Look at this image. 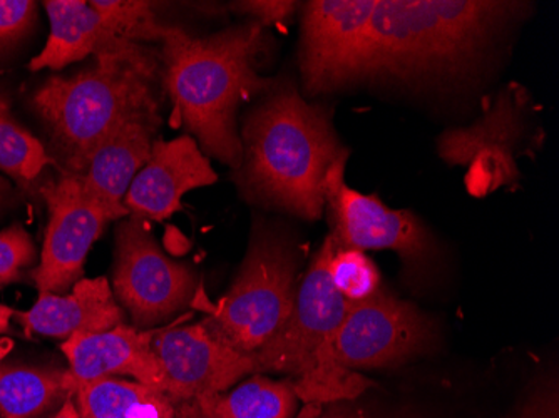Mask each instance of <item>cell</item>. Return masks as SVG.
<instances>
[{"label": "cell", "mask_w": 559, "mask_h": 418, "mask_svg": "<svg viewBox=\"0 0 559 418\" xmlns=\"http://www.w3.org/2000/svg\"><path fill=\"white\" fill-rule=\"evenodd\" d=\"M348 156L326 172L325 206L329 207L335 250H392L401 256L405 273L423 275L436 258L435 238L411 212L391 210L376 194H362L345 184Z\"/></svg>", "instance_id": "obj_8"}, {"label": "cell", "mask_w": 559, "mask_h": 418, "mask_svg": "<svg viewBox=\"0 0 559 418\" xmlns=\"http://www.w3.org/2000/svg\"><path fill=\"white\" fill-rule=\"evenodd\" d=\"M300 266V247L290 232L257 218L230 291L201 325L231 350L257 354L290 317Z\"/></svg>", "instance_id": "obj_5"}, {"label": "cell", "mask_w": 559, "mask_h": 418, "mask_svg": "<svg viewBox=\"0 0 559 418\" xmlns=\"http://www.w3.org/2000/svg\"><path fill=\"white\" fill-rule=\"evenodd\" d=\"M49 165L59 166L44 144L15 121L8 97L0 93V171L29 184Z\"/></svg>", "instance_id": "obj_22"}, {"label": "cell", "mask_w": 559, "mask_h": 418, "mask_svg": "<svg viewBox=\"0 0 559 418\" xmlns=\"http://www.w3.org/2000/svg\"><path fill=\"white\" fill-rule=\"evenodd\" d=\"M524 138V99L513 89H506L479 121L442 134L439 153L451 165L473 166L471 187L485 194L516 178L514 156L523 147Z\"/></svg>", "instance_id": "obj_13"}, {"label": "cell", "mask_w": 559, "mask_h": 418, "mask_svg": "<svg viewBox=\"0 0 559 418\" xmlns=\"http://www.w3.org/2000/svg\"><path fill=\"white\" fill-rule=\"evenodd\" d=\"M33 0H0V49L12 46L29 33L36 21Z\"/></svg>", "instance_id": "obj_26"}, {"label": "cell", "mask_w": 559, "mask_h": 418, "mask_svg": "<svg viewBox=\"0 0 559 418\" xmlns=\"http://www.w3.org/2000/svg\"><path fill=\"white\" fill-rule=\"evenodd\" d=\"M265 27L255 21L234 25L213 36L194 37L166 25L162 37V80L181 124L197 138L201 151L223 165L240 168V104L272 80L259 75L266 50Z\"/></svg>", "instance_id": "obj_2"}, {"label": "cell", "mask_w": 559, "mask_h": 418, "mask_svg": "<svg viewBox=\"0 0 559 418\" xmlns=\"http://www.w3.org/2000/svg\"><path fill=\"white\" fill-rule=\"evenodd\" d=\"M218 181L209 156L191 136L156 140L150 158L122 200L131 216L163 222L181 210V198Z\"/></svg>", "instance_id": "obj_14"}, {"label": "cell", "mask_w": 559, "mask_h": 418, "mask_svg": "<svg viewBox=\"0 0 559 418\" xmlns=\"http://www.w3.org/2000/svg\"><path fill=\"white\" fill-rule=\"evenodd\" d=\"M151 348L163 375V394L176 405L219 394L257 373L251 355L219 344L201 323L156 330Z\"/></svg>", "instance_id": "obj_12"}, {"label": "cell", "mask_w": 559, "mask_h": 418, "mask_svg": "<svg viewBox=\"0 0 559 418\" xmlns=\"http://www.w3.org/2000/svg\"><path fill=\"white\" fill-rule=\"evenodd\" d=\"M40 194L49 210V223L39 266L31 276L39 294L66 295L83 279L87 253L112 219L71 172L61 171L56 181L40 188Z\"/></svg>", "instance_id": "obj_11"}, {"label": "cell", "mask_w": 559, "mask_h": 418, "mask_svg": "<svg viewBox=\"0 0 559 418\" xmlns=\"http://www.w3.org/2000/svg\"><path fill=\"white\" fill-rule=\"evenodd\" d=\"M94 9L111 25L119 39L130 43H162L166 25L156 17L153 2L146 0H93Z\"/></svg>", "instance_id": "obj_23"}, {"label": "cell", "mask_w": 559, "mask_h": 418, "mask_svg": "<svg viewBox=\"0 0 559 418\" xmlns=\"http://www.w3.org/2000/svg\"><path fill=\"white\" fill-rule=\"evenodd\" d=\"M43 5L49 17L50 33L44 49L31 59V72L44 69L59 72L90 56L130 43L116 36L111 25L91 2L46 0Z\"/></svg>", "instance_id": "obj_18"}, {"label": "cell", "mask_w": 559, "mask_h": 418, "mask_svg": "<svg viewBox=\"0 0 559 418\" xmlns=\"http://www.w3.org/2000/svg\"><path fill=\"white\" fill-rule=\"evenodd\" d=\"M330 278L348 304L362 303L382 290L376 263L364 251L335 250L330 260Z\"/></svg>", "instance_id": "obj_24"}, {"label": "cell", "mask_w": 559, "mask_h": 418, "mask_svg": "<svg viewBox=\"0 0 559 418\" xmlns=\"http://www.w3.org/2000/svg\"><path fill=\"white\" fill-rule=\"evenodd\" d=\"M52 418H81L80 414H78V408H75L74 401L69 398L61 408H59L58 414Z\"/></svg>", "instance_id": "obj_31"}, {"label": "cell", "mask_w": 559, "mask_h": 418, "mask_svg": "<svg viewBox=\"0 0 559 418\" xmlns=\"http://www.w3.org/2000/svg\"><path fill=\"white\" fill-rule=\"evenodd\" d=\"M523 9L491 0H377L360 80H457Z\"/></svg>", "instance_id": "obj_3"}, {"label": "cell", "mask_w": 559, "mask_h": 418, "mask_svg": "<svg viewBox=\"0 0 559 418\" xmlns=\"http://www.w3.org/2000/svg\"><path fill=\"white\" fill-rule=\"evenodd\" d=\"M432 320L409 301L382 288L350 304L332 344V360L348 370L389 369L413 360L435 345Z\"/></svg>", "instance_id": "obj_9"}, {"label": "cell", "mask_w": 559, "mask_h": 418, "mask_svg": "<svg viewBox=\"0 0 559 418\" xmlns=\"http://www.w3.org/2000/svg\"><path fill=\"white\" fill-rule=\"evenodd\" d=\"M376 5L377 0L305 4L298 64L307 93H326L360 81Z\"/></svg>", "instance_id": "obj_10"}, {"label": "cell", "mask_w": 559, "mask_h": 418, "mask_svg": "<svg viewBox=\"0 0 559 418\" xmlns=\"http://www.w3.org/2000/svg\"><path fill=\"white\" fill-rule=\"evenodd\" d=\"M335 247L323 241L304 278L298 282L290 317L269 344L251 355L257 373H278L298 380L332 360V344L350 304L335 290L330 260Z\"/></svg>", "instance_id": "obj_6"}, {"label": "cell", "mask_w": 559, "mask_h": 418, "mask_svg": "<svg viewBox=\"0 0 559 418\" xmlns=\"http://www.w3.org/2000/svg\"><path fill=\"white\" fill-rule=\"evenodd\" d=\"M36 260V247L29 232L21 225L0 231V286L22 278V272Z\"/></svg>", "instance_id": "obj_25"}, {"label": "cell", "mask_w": 559, "mask_h": 418, "mask_svg": "<svg viewBox=\"0 0 559 418\" xmlns=\"http://www.w3.org/2000/svg\"><path fill=\"white\" fill-rule=\"evenodd\" d=\"M320 410L300 418H405L402 414H392L382 407H369L355 401H338L320 405Z\"/></svg>", "instance_id": "obj_28"}, {"label": "cell", "mask_w": 559, "mask_h": 418, "mask_svg": "<svg viewBox=\"0 0 559 418\" xmlns=\"http://www.w3.org/2000/svg\"><path fill=\"white\" fill-rule=\"evenodd\" d=\"M74 386L69 370L0 365V418H52Z\"/></svg>", "instance_id": "obj_20"}, {"label": "cell", "mask_w": 559, "mask_h": 418, "mask_svg": "<svg viewBox=\"0 0 559 418\" xmlns=\"http://www.w3.org/2000/svg\"><path fill=\"white\" fill-rule=\"evenodd\" d=\"M162 124V112L126 122L96 147L86 171L78 176L87 196L105 207L112 222L130 216L122 200L138 172L146 165Z\"/></svg>", "instance_id": "obj_16"}, {"label": "cell", "mask_w": 559, "mask_h": 418, "mask_svg": "<svg viewBox=\"0 0 559 418\" xmlns=\"http://www.w3.org/2000/svg\"><path fill=\"white\" fill-rule=\"evenodd\" d=\"M231 9L238 14L248 15L250 21L259 22L262 27L273 24H285L295 12V2L287 0H251V2H234Z\"/></svg>", "instance_id": "obj_27"}, {"label": "cell", "mask_w": 559, "mask_h": 418, "mask_svg": "<svg viewBox=\"0 0 559 418\" xmlns=\"http://www.w3.org/2000/svg\"><path fill=\"white\" fill-rule=\"evenodd\" d=\"M72 401L81 418H176L171 398L118 377L75 382Z\"/></svg>", "instance_id": "obj_21"}, {"label": "cell", "mask_w": 559, "mask_h": 418, "mask_svg": "<svg viewBox=\"0 0 559 418\" xmlns=\"http://www.w3.org/2000/svg\"><path fill=\"white\" fill-rule=\"evenodd\" d=\"M9 194H11V184L5 179L0 178V210L8 201Z\"/></svg>", "instance_id": "obj_32"}, {"label": "cell", "mask_w": 559, "mask_h": 418, "mask_svg": "<svg viewBox=\"0 0 559 418\" xmlns=\"http://www.w3.org/2000/svg\"><path fill=\"white\" fill-rule=\"evenodd\" d=\"M235 181L250 203L317 222L325 210V178L350 154L338 140L332 112L310 104L292 84L273 86L241 126Z\"/></svg>", "instance_id": "obj_1"}, {"label": "cell", "mask_w": 559, "mask_h": 418, "mask_svg": "<svg viewBox=\"0 0 559 418\" xmlns=\"http://www.w3.org/2000/svg\"><path fill=\"white\" fill-rule=\"evenodd\" d=\"M197 276L169 258L147 228L146 219L130 216L116 228L112 294L130 313L134 329L162 325L193 300Z\"/></svg>", "instance_id": "obj_7"}, {"label": "cell", "mask_w": 559, "mask_h": 418, "mask_svg": "<svg viewBox=\"0 0 559 418\" xmlns=\"http://www.w3.org/2000/svg\"><path fill=\"white\" fill-rule=\"evenodd\" d=\"M298 402L292 380L253 373L225 392L180 404L176 418H294Z\"/></svg>", "instance_id": "obj_19"}, {"label": "cell", "mask_w": 559, "mask_h": 418, "mask_svg": "<svg viewBox=\"0 0 559 418\" xmlns=\"http://www.w3.org/2000/svg\"><path fill=\"white\" fill-rule=\"evenodd\" d=\"M14 311L11 307L0 304V335L8 333L11 330V319L14 317Z\"/></svg>", "instance_id": "obj_30"}, {"label": "cell", "mask_w": 559, "mask_h": 418, "mask_svg": "<svg viewBox=\"0 0 559 418\" xmlns=\"http://www.w3.org/2000/svg\"><path fill=\"white\" fill-rule=\"evenodd\" d=\"M25 332L68 339L75 333H100L124 325V310L108 279L83 278L66 295L39 294L31 310L14 311Z\"/></svg>", "instance_id": "obj_17"}, {"label": "cell", "mask_w": 559, "mask_h": 418, "mask_svg": "<svg viewBox=\"0 0 559 418\" xmlns=\"http://www.w3.org/2000/svg\"><path fill=\"white\" fill-rule=\"evenodd\" d=\"M156 330L119 325L108 332L75 333L64 339L62 354L74 382L100 377H131L134 382L162 392L163 375L151 342Z\"/></svg>", "instance_id": "obj_15"}, {"label": "cell", "mask_w": 559, "mask_h": 418, "mask_svg": "<svg viewBox=\"0 0 559 418\" xmlns=\"http://www.w3.org/2000/svg\"><path fill=\"white\" fill-rule=\"evenodd\" d=\"M71 75H50L33 106L55 143L61 171L81 176L96 147L126 122L162 112V59L140 43L94 56ZM58 162V163H59Z\"/></svg>", "instance_id": "obj_4"}, {"label": "cell", "mask_w": 559, "mask_h": 418, "mask_svg": "<svg viewBox=\"0 0 559 418\" xmlns=\"http://www.w3.org/2000/svg\"><path fill=\"white\" fill-rule=\"evenodd\" d=\"M516 418H558V401L555 392H542L531 397Z\"/></svg>", "instance_id": "obj_29"}]
</instances>
